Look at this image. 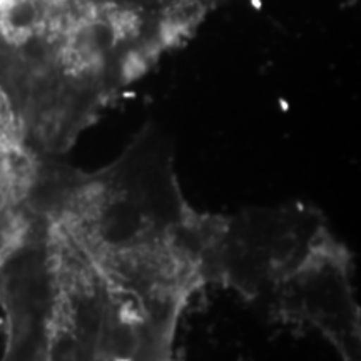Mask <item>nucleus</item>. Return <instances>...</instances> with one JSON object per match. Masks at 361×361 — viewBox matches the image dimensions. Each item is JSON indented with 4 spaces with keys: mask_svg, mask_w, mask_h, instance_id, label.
<instances>
[{
    "mask_svg": "<svg viewBox=\"0 0 361 361\" xmlns=\"http://www.w3.org/2000/svg\"><path fill=\"white\" fill-rule=\"evenodd\" d=\"M32 204L87 256L137 331L147 361H173L189 298L206 286L202 223L184 197L168 146L154 130L97 171L45 157Z\"/></svg>",
    "mask_w": 361,
    "mask_h": 361,
    "instance_id": "1",
    "label": "nucleus"
},
{
    "mask_svg": "<svg viewBox=\"0 0 361 361\" xmlns=\"http://www.w3.org/2000/svg\"><path fill=\"white\" fill-rule=\"evenodd\" d=\"M328 231L324 216L303 202L204 214V284L231 288L261 306Z\"/></svg>",
    "mask_w": 361,
    "mask_h": 361,
    "instance_id": "2",
    "label": "nucleus"
},
{
    "mask_svg": "<svg viewBox=\"0 0 361 361\" xmlns=\"http://www.w3.org/2000/svg\"><path fill=\"white\" fill-rule=\"evenodd\" d=\"M351 268L350 250L328 231L261 308L279 322L310 324L335 345L343 360L360 361V308Z\"/></svg>",
    "mask_w": 361,
    "mask_h": 361,
    "instance_id": "3",
    "label": "nucleus"
},
{
    "mask_svg": "<svg viewBox=\"0 0 361 361\" xmlns=\"http://www.w3.org/2000/svg\"><path fill=\"white\" fill-rule=\"evenodd\" d=\"M45 157L0 90V259L16 245L29 221Z\"/></svg>",
    "mask_w": 361,
    "mask_h": 361,
    "instance_id": "4",
    "label": "nucleus"
}]
</instances>
